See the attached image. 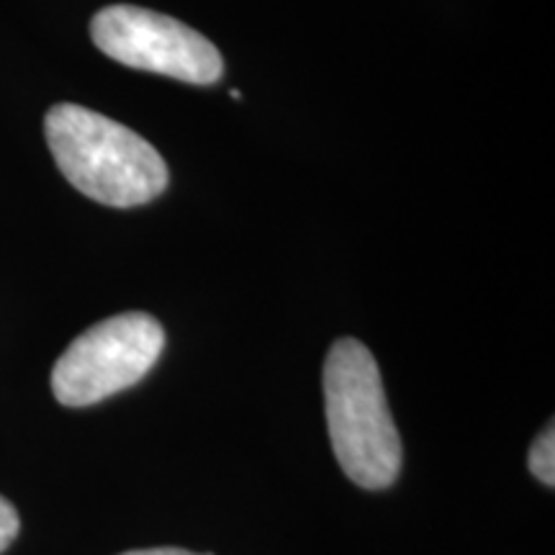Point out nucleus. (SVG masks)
<instances>
[{"label": "nucleus", "mask_w": 555, "mask_h": 555, "mask_svg": "<svg viewBox=\"0 0 555 555\" xmlns=\"http://www.w3.org/2000/svg\"><path fill=\"white\" fill-rule=\"evenodd\" d=\"M54 163L69 185L99 204H150L168 189V165L144 137L95 111L57 103L44 119Z\"/></svg>", "instance_id": "1"}, {"label": "nucleus", "mask_w": 555, "mask_h": 555, "mask_svg": "<svg viewBox=\"0 0 555 555\" xmlns=\"http://www.w3.org/2000/svg\"><path fill=\"white\" fill-rule=\"evenodd\" d=\"M324 401L337 463L363 489H386L401 470V437L373 352L337 339L324 363Z\"/></svg>", "instance_id": "2"}, {"label": "nucleus", "mask_w": 555, "mask_h": 555, "mask_svg": "<svg viewBox=\"0 0 555 555\" xmlns=\"http://www.w3.org/2000/svg\"><path fill=\"white\" fill-rule=\"evenodd\" d=\"M165 347L155 317L129 311L103 319L62 352L52 391L65 406H90L134 386L152 371Z\"/></svg>", "instance_id": "3"}, {"label": "nucleus", "mask_w": 555, "mask_h": 555, "mask_svg": "<svg viewBox=\"0 0 555 555\" xmlns=\"http://www.w3.org/2000/svg\"><path fill=\"white\" fill-rule=\"evenodd\" d=\"M93 44L121 65L193 86H211L224 73L217 47L191 26L139 5H108L90 21Z\"/></svg>", "instance_id": "4"}, {"label": "nucleus", "mask_w": 555, "mask_h": 555, "mask_svg": "<svg viewBox=\"0 0 555 555\" xmlns=\"http://www.w3.org/2000/svg\"><path fill=\"white\" fill-rule=\"evenodd\" d=\"M530 470L538 481L545 486H555V433L553 425L543 429L530 448Z\"/></svg>", "instance_id": "5"}, {"label": "nucleus", "mask_w": 555, "mask_h": 555, "mask_svg": "<svg viewBox=\"0 0 555 555\" xmlns=\"http://www.w3.org/2000/svg\"><path fill=\"white\" fill-rule=\"evenodd\" d=\"M18 515L9 499L0 496V553L9 547L18 535Z\"/></svg>", "instance_id": "6"}, {"label": "nucleus", "mask_w": 555, "mask_h": 555, "mask_svg": "<svg viewBox=\"0 0 555 555\" xmlns=\"http://www.w3.org/2000/svg\"><path fill=\"white\" fill-rule=\"evenodd\" d=\"M121 555H201V553L183 551V547H150V551H129Z\"/></svg>", "instance_id": "7"}]
</instances>
